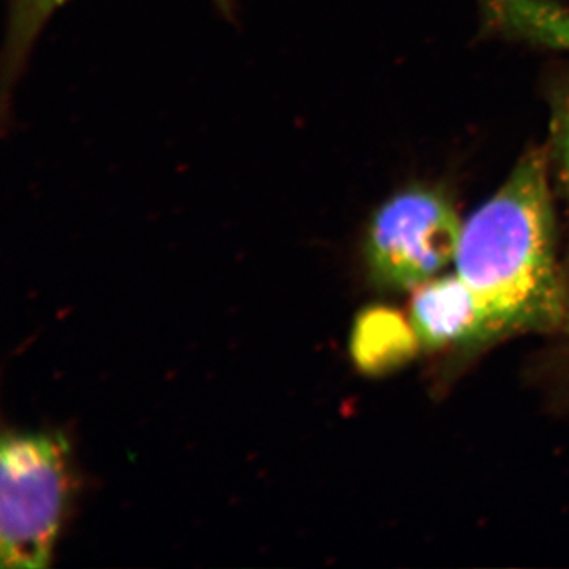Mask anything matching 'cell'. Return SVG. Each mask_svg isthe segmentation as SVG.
I'll use <instances>...</instances> for the list:
<instances>
[{
	"instance_id": "1",
	"label": "cell",
	"mask_w": 569,
	"mask_h": 569,
	"mask_svg": "<svg viewBox=\"0 0 569 569\" xmlns=\"http://www.w3.org/2000/svg\"><path fill=\"white\" fill-rule=\"evenodd\" d=\"M455 264L481 307L490 340L563 323L568 301L557 269L548 163L541 153L523 157L463 222Z\"/></svg>"
},
{
	"instance_id": "2",
	"label": "cell",
	"mask_w": 569,
	"mask_h": 569,
	"mask_svg": "<svg viewBox=\"0 0 569 569\" xmlns=\"http://www.w3.org/2000/svg\"><path fill=\"white\" fill-rule=\"evenodd\" d=\"M74 478L61 433L7 432L0 447V567L50 565Z\"/></svg>"
},
{
	"instance_id": "3",
	"label": "cell",
	"mask_w": 569,
	"mask_h": 569,
	"mask_svg": "<svg viewBox=\"0 0 569 569\" xmlns=\"http://www.w3.org/2000/svg\"><path fill=\"white\" fill-rule=\"evenodd\" d=\"M463 220L440 193L410 189L385 201L367 228V271L378 288L417 290L455 263Z\"/></svg>"
},
{
	"instance_id": "4",
	"label": "cell",
	"mask_w": 569,
	"mask_h": 569,
	"mask_svg": "<svg viewBox=\"0 0 569 569\" xmlns=\"http://www.w3.org/2000/svg\"><path fill=\"white\" fill-rule=\"evenodd\" d=\"M410 323L422 350L490 340L481 307L458 274L436 277L417 288L411 301Z\"/></svg>"
},
{
	"instance_id": "5",
	"label": "cell",
	"mask_w": 569,
	"mask_h": 569,
	"mask_svg": "<svg viewBox=\"0 0 569 569\" xmlns=\"http://www.w3.org/2000/svg\"><path fill=\"white\" fill-rule=\"evenodd\" d=\"M350 347L356 366L367 376L391 372L421 350L410 320L385 307H372L359 313Z\"/></svg>"
},
{
	"instance_id": "6",
	"label": "cell",
	"mask_w": 569,
	"mask_h": 569,
	"mask_svg": "<svg viewBox=\"0 0 569 569\" xmlns=\"http://www.w3.org/2000/svg\"><path fill=\"white\" fill-rule=\"evenodd\" d=\"M70 0H9L6 44L2 58L3 107H7L11 89L24 70L33 44L56 11ZM227 17L233 14V0H212Z\"/></svg>"
},
{
	"instance_id": "7",
	"label": "cell",
	"mask_w": 569,
	"mask_h": 569,
	"mask_svg": "<svg viewBox=\"0 0 569 569\" xmlns=\"http://www.w3.org/2000/svg\"><path fill=\"white\" fill-rule=\"evenodd\" d=\"M557 149H559L561 178H563L569 193V107L561 116L559 133H557Z\"/></svg>"
}]
</instances>
